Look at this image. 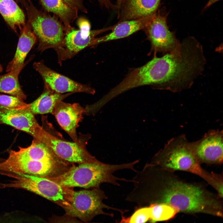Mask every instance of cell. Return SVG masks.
<instances>
[{
    "mask_svg": "<svg viewBox=\"0 0 223 223\" xmlns=\"http://www.w3.org/2000/svg\"><path fill=\"white\" fill-rule=\"evenodd\" d=\"M153 14L143 18L118 22L109 33L94 40L92 46L101 43L128 37L137 32L143 30Z\"/></svg>",
    "mask_w": 223,
    "mask_h": 223,
    "instance_id": "cell-16",
    "label": "cell"
},
{
    "mask_svg": "<svg viewBox=\"0 0 223 223\" xmlns=\"http://www.w3.org/2000/svg\"><path fill=\"white\" fill-rule=\"evenodd\" d=\"M124 0H117V4L118 5H120Z\"/></svg>",
    "mask_w": 223,
    "mask_h": 223,
    "instance_id": "cell-28",
    "label": "cell"
},
{
    "mask_svg": "<svg viewBox=\"0 0 223 223\" xmlns=\"http://www.w3.org/2000/svg\"><path fill=\"white\" fill-rule=\"evenodd\" d=\"M40 131L37 139L46 144L57 157L64 161L74 164L98 160L81 143L60 139L42 128Z\"/></svg>",
    "mask_w": 223,
    "mask_h": 223,
    "instance_id": "cell-9",
    "label": "cell"
},
{
    "mask_svg": "<svg viewBox=\"0 0 223 223\" xmlns=\"http://www.w3.org/2000/svg\"><path fill=\"white\" fill-rule=\"evenodd\" d=\"M150 163L160 166L164 169L179 170L195 174L213 187L218 182L217 177L201 167L194 153L192 142H189L183 134L169 140L153 156Z\"/></svg>",
    "mask_w": 223,
    "mask_h": 223,
    "instance_id": "cell-3",
    "label": "cell"
},
{
    "mask_svg": "<svg viewBox=\"0 0 223 223\" xmlns=\"http://www.w3.org/2000/svg\"><path fill=\"white\" fill-rule=\"evenodd\" d=\"M77 24L79 29L73 28L66 33L62 46L55 50L60 63L73 57L83 49L91 46L97 35L112 30L115 26L91 30L89 21L83 18L78 20Z\"/></svg>",
    "mask_w": 223,
    "mask_h": 223,
    "instance_id": "cell-8",
    "label": "cell"
},
{
    "mask_svg": "<svg viewBox=\"0 0 223 223\" xmlns=\"http://www.w3.org/2000/svg\"><path fill=\"white\" fill-rule=\"evenodd\" d=\"M0 14L8 26L15 32L26 23L23 10L15 0H0Z\"/></svg>",
    "mask_w": 223,
    "mask_h": 223,
    "instance_id": "cell-18",
    "label": "cell"
},
{
    "mask_svg": "<svg viewBox=\"0 0 223 223\" xmlns=\"http://www.w3.org/2000/svg\"><path fill=\"white\" fill-rule=\"evenodd\" d=\"M149 207L150 221L152 223L170 220L179 212L172 206L164 203H152Z\"/></svg>",
    "mask_w": 223,
    "mask_h": 223,
    "instance_id": "cell-22",
    "label": "cell"
},
{
    "mask_svg": "<svg viewBox=\"0 0 223 223\" xmlns=\"http://www.w3.org/2000/svg\"><path fill=\"white\" fill-rule=\"evenodd\" d=\"M142 196L147 205L164 203L179 212L223 216L220 201L201 186L175 179L163 178L154 171L145 181Z\"/></svg>",
    "mask_w": 223,
    "mask_h": 223,
    "instance_id": "cell-1",
    "label": "cell"
},
{
    "mask_svg": "<svg viewBox=\"0 0 223 223\" xmlns=\"http://www.w3.org/2000/svg\"><path fill=\"white\" fill-rule=\"evenodd\" d=\"M19 147L17 151H10L8 156L33 160L61 159L46 144L35 138L29 146Z\"/></svg>",
    "mask_w": 223,
    "mask_h": 223,
    "instance_id": "cell-17",
    "label": "cell"
},
{
    "mask_svg": "<svg viewBox=\"0 0 223 223\" xmlns=\"http://www.w3.org/2000/svg\"><path fill=\"white\" fill-rule=\"evenodd\" d=\"M161 0H124L118 12V22L151 15L159 9Z\"/></svg>",
    "mask_w": 223,
    "mask_h": 223,
    "instance_id": "cell-14",
    "label": "cell"
},
{
    "mask_svg": "<svg viewBox=\"0 0 223 223\" xmlns=\"http://www.w3.org/2000/svg\"><path fill=\"white\" fill-rule=\"evenodd\" d=\"M85 109L79 104H70L58 101L52 113L61 127L74 141L81 144L77 135L76 129L83 118Z\"/></svg>",
    "mask_w": 223,
    "mask_h": 223,
    "instance_id": "cell-12",
    "label": "cell"
},
{
    "mask_svg": "<svg viewBox=\"0 0 223 223\" xmlns=\"http://www.w3.org/2000/svg\"><path fill=\"white\" fill-rule=\"evenodd\" d=\"M149 206L144 207L137 209L130 217L125 218L122 216L121 222L132 223H145L150 220Z\"/></svg>",
    "mask_w": 223,
    "mask_h": 223,
    "instance_id": "cell-24",
    "label": "cell"
},
{
    "mask_svg": "<svg viewBox=\"0 0 223 223\" xmlns=\"http://www.w3.org/2000/svg\"><path fill=\"white\" fill-rule=\"evenodd\" d=\"M3 71V67L2 65L0 63V72H2Z\"/></svg>",
    "mask_w": 223,
    "mask_h": 223,
    "instance_id": "cell-29",
    "label": "cell"
},
{
    "mask_svg": "<svg viewBox=\"0 0 223 223\" xmlns=\"http://www.w3.org/2000/svg\"><path fill=\"white\" fill-rule=\"evenodd\" d=\"M24 67L16 68L0 76V92L10 94L23 100L26 96L20 84L18 76Z\"/></svg>",
    "mask_w": 223,
    "mask_h": 223,
    "instance_id": "cell-21",
    "label": "cell"
},
{
    "mask_svg": "<svg viewBox=\"0 0 223 223\" xmlns=\"http://www.w3.org/2000/svg\"><path fill=\"white\" fill-rule=\"evenodd\" d=\"M107 198L104 192L99 187L73 191L71 207L65 211V215L78 218L81 221L88 222L96 216L104 215L113 217V213L106 212L104 209L119 212L123 216L127 210L113 208L104 203L103 200Z\"/></svg>",
    "mask_w": 223,
    "mask_h": 223,
    "instance_id": "cell-6",
    "label": "cell"
},
{
    "mask_svg": "<svg viewBox=\"0 0 223 223\" xmlns=\"http://www.w3.org/2000/svg\"><path fill=\"white\" fill-rule=\"evenodd\" d=\"M30 23L39 41L37 49L42 52L60 47L65 35L64 27L55 16L38 10L31 1L25 9Z\"/></svg>",
    "mask_w": 223,
    "mask_h": 223,
    "instance_id": "cell-5",
    "label": "cell"
},
{
    "mask_svg": "<svg viewBox=\"0 0 223 223\" xmlns=\"http://www.w3.org/2000/svg\"><path fill=\"white\" fill-rule=\"evenodd\" d=\"M34 69L41 76L44 85L57 93L83 92L94 94V90L89 86L81 84L53 71L42 61L34 62Z\"/></svg>",
    "mask_w": 223,
    "mask_h": 223,
    "instance_id": "cell-10",
    "label": "cell"
},
{
    "mask_svg": "<svg viewBox=\"0 0 223 223\" xmlns=\"http://www.w3.org/2000/svg\"><path fill=\"white\" fill-rule=\"evenodd\" d=\"M20 34L14 58L8 64L6 71L24 67V60L29 51L36 43L37 38L30 23H27L20 30Z\"/></svg>",
    "mask_w": 223,
    "mask_h": 223,
    "instance_id": "cell-15",
    "label": "cell"
},
{
    "mask_svg": "<svg viewBox=\"0 0 223 223\" xmlns=\"http://www.w3.org/2000/svg\"><path fill=\"white\" fill-rule=\"evenodd\" d=\"M0 174L12 179L7 182L0 183V188L24 189L52 202L65 212L71 208L73 188L61 186L44 177L5 172H0Z\"/></svg>",
    "mask_w": 223,
    "mask_h": 223,
    "instance_id": "cell-4",
    "label": "cell"
},
{
    "mask_svg": "<svg viewBox=\"0 0 223 223\" xmlns=\"http://www.w3.org/2000/svg\"><path fill=\"white\" fill-rule=\"evenodd\" d=\"M132 162L119 164L103 163L98 160L75 164L67 171L57 177L48 178L61 186L70 188L80 187L85 189L99 187L103 183L119 186V181L133 182L132 180L120 178L113 175L118 170L128 169L136 172L134 166L139 162Z\"/></svg>",
    "mask_w": 223,
    "mask_h": 223,
    "instance_id": "cell-2",
    "label": "cell"
},
{
    "mask_svg": "<svg viewBox=\"0 0 223 223\" xmlns=\"http://www.w3.org/2000/svg\"><path fill=\"white\" fill-rule=\"evenodd\" d=\"M0 105L12 109H28V104L14 96L0 94Z\"/></svg>",
    "mask_w": 223,
    "mask_h": 223,
    "instance_id": "cell-23",
    "label": "cell"
},
{
    "mask_svg": "<svg viewBox=\"0 0 223 223\" xmlns=\"http://www.w3.org/2000/svg\"><path fill=\"white\" fill-rule=\"evenodd\" d=\"M68 6L72 9L82 12L87 13V9L83 3L84 0H63Z\"/></svg>",
    "mask_w": 223,
    "mask_h": 223,
    "instance_id": "cell-25",
    "label": "cell"
},
{
    "mask_svg": "<svg viewBox=\"0 0 223 223\" xmlns=\"http://www.w3.org/2000/svg\"><path fill=\"white\" fill-rule=\"evenodd\" d=\"M67 95L55 92L44 85L43 92L36 100L28 104V110L34 115L52 113L57 102Z\"/></svg>",
    "mask_w": 223,
    "mask_h": 223,
    "instance_id": "cell-20",
    "label": "cell"
},
{
    "mask_svg": "<svg viewBox=\"0 0 223 223\" xmlns=\"http://www.w3.org/2000/svg\"><path fill=\"white\" fill-rule=\"evenodd\" d=\"M223 138L222 130H211L200 140L192 142L195 155L200 163H222Z\"/></svg>",
    "mask_w": 223,
    "mask_h": 223,
    "instance_id": "cell-11",
    "label": "cell"
},
{
    "mask_svg": "<svg viewBox=\"0 0 223 223\" xmlns=\"http://www.w3.org/2000/svg\"><path fill=\"white\" fill-rule=\"evenodd\" d=\"M43 8L59 17L64 27L65 33L74 28L71 24L77 17L78 11L68 6L63 0H39Z\"/></svg>",
    "mask_w": 223,
    "mask_h": 223,
    "instance_id": "cell-19",
    "label": "cell"
},
{
    "mask_svg": "<svg viewBox=\"0 0 223 223\" xmlns=\"http://www.w3.org/2000/svg\"><path fill=\"white\" fill-rule=\"evenodd\" d=\"M168 13L158 10L143 29L151 42L152 51L155 55L161 52L165 55L176 52L181 46L175 33L169 30L167 24Z\"/></svg>",
    "mask_w": 223,
    "mask_h": 223,
    "instance_id": "cell-7",
    "label": "cell"
},
{
    "mask_svg": "<svg viewBox=\"0 0 223 223\" xmlns=\"http://www.w3.org/2000/svg\"><path fill=\"white\" fill-rule=\"evenodd\" d=\"M0 124L10 125L37 138L42 127L28 109H12L0 105Z\"/></svg>",
    "mask_w": 223,
    "mask_h": 223,
    "instance_id": "cell-13",
    "label": "cell"
},
{
    "mask_svg": "<svg viewBox=\"0 0 223 223\" xmlns=\"http://www.w3.org/2000/svg\"><path fill=\"white\" fill-rule=\"evenodd\" d=\"M219 0H209L204 7V9H205L208 8L212 5Z\"/></svg>",
    "mask_w": 223,
    "mask_h": 223,
    "instance_id": "cell-27",
    "label": "cell"
},
{
    "mask_svg": "<svg viewBox=\"0 0 223 223\" xmlns=\"http://www.w3.org/2000/svg\"><path fill=\"white\" fill-rule=\"evenodd\" d=\"M100 5L108 9L115 10L117 9L116 5H114L111 0H97Z\"/></svg>",
    "mask_w": 223,
    "mask_h": 223,
    "instance_id": "cell-26",
    "label": "cell"
}]
</instances>
